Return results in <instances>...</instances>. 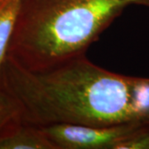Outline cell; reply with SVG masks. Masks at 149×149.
Returning a JSON list of instances; mask_svg holds the SVG:
<instances>
[{
	"label": "cell",
	"mask_w": 149,
	"mask_h": 149,
	"mask_svg": "<svg viewBox=\"0 0 149 149\" xmlns=\"http://www.w3.org/2000/svg\"><path fill=\"white\" fill-rule=\"evenodd\" d=\"M143 123L95 126L55 123L41 127L55 149H118Z\"/></svg>",
	"instance_id": "3957f363"
},
{
	"label": "cell",
	"mask_w": 149,
	"mask_h": 149,
	"mask_svg": "<svg viewBox=\"0 0 149 149\" xmlns=\"http://www.w3.org/2000/svg\"><path fill=\"white\" fill-rule=\"evenodd\" d=\"M0 89L14 100L23 123L95 126L149 123V78L117 74L85 55L31 70L6 56Z\"/></svg>",
	"instance_id": "6da1fadb"
},
{
	"label": "cell",
	"mask_w": 149,
	"mask_h": 149,
	"mask_svg": "<svg viewBox=\"0 0 149 149\" xmlns=\"http://www.w3.org/2000/svg\"><path fill=\"white\" fill-rule=\"evenodd\" d=\"M22 0H0V70L14 32Z\"/></svg>",
	"instance_id": "5b68a950"
},
{
	"label": "cell",
	"mask_w": 149,
	"mask_h": 149,
	"mask_svg": "<svg viewBox=\"0 0 149 149\" xmlns=\"http://www.w3.org/2000/svg\"><path fill=\"white\" fill-rule=\"evenodd\" d=\"M149 0H22L7 56L31 70H43L85 55L130 6Z\"/></svg>",
	"instance_id": "7a4b0ae2"
},
{
	"label": "cell",
	"mask_w": 149,
	"mask_h": 149,
	"mask_svg": "<svg viewBox=\"0 0 149 149\" xmlns=\"http://www.w3.org/2000/svg\"><path fill=\"white\" fill-rule=\"evenodd\" d=\"M21 123L20 112L17 104L0 89V139Z\"/></svg>",
	"instance_id": "8992f818"
},
{
	"label": "cell",
	"mask_w": 149,
	"mask_h": 149,
	"mask_svg": "<svg viewBox=\"0 0 149 149\" xmlns=\"http://www.w3.org/2000/svg\"><path fill=\"white\" fill-rule=\"evenodd\" d=\"M0 149H55L41 127L21 123L0 139Z\"/></svg>",
	"instance_id": "277c9868"
}]
</instances>
